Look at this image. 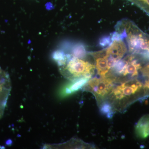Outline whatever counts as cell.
<instances>
[{
  "mask_svg": "<svg viewBox=\"0 0 149 149\" xmlns=\"http://www.w3.org/2000/svg\"><path fill=\"white\" fill-rule=\"evenodd\" d=\"M53 58L57 63L62 75L71 82L83 77H92L94 73L95 65L86 58L74 57L59 49L54 53Z\"/></svg>",
  "mask_w": 149,
  "mask_h": 149,
  "instance_id": "6da1fadb",
  "label": "cell"
},
{
  "mask_svg": "<svg viewBox=\"0 0 149 149\" xmlns=\"http://www.w3.org/2000/svg\"><path fill=\"white\" fill-rule=\"evenodd\" d=\"M143 85L136 79H129L118 82L107 98L115 111L123 112L137 100Z\"/></svg>",
  "mask_w": 149,
  "mask_h": 149,
  "instance_id": "7a4b0ae2",
  "label": "cell"
},
{
  "mask_svg": "<svg viewBox=\"0 0 149 149\" xmlns=\"http://www.w3.org/2000/svg\"><path fill=\"white\" fill-rule=\"evenodd\" d=\"M118 82L117 78L108 74L100 78H91L82 88L83 91L90 92L95 96L98 106L106 100L113 88Z\"/></svg>",
  "mask_w": 149,
  "mask_h": 149,
  "instance_id": "3957f363",
  "label": "cell"
},
{
  "mask_svg": "<svg viewBox=\"0 0 149 149\" xmlns=\"http://www.w3.org/2000/svg\"><path fill=\"white\" fill-rule=\"evenodd\" d=\"M126 50V46L122 40H113L109 47L106 49V56L110 70L116 62L122 58Z\"/></svg>",
  "mask_w": 149,
  "mask_h": 149,
  "instance_id": "277c9868",
  "label": "cell"
},
{
  "mask_svg": "<svg viewBox=\"0 0 149 149\" xmlns=\"http://www.w3.org/2000/svg\"><path fill=\"white\" fill-rule=\"evenodd\" d=\"M11 89L9 75L3 71L0 73V118L2 117Z\"/></svg>",
  "mask_w": 149,
  "mask_h": 149,
  "instance_id": "5b68a950",
  "label": "cell"
},
{
  "mask_svg": "<svg viewBox=\"0 0 149 149\" xmlns=\"http://www.w3.org/2000/svg\"><path fill=\"white\" fill-rule=\"evenodd\" d=\"M88 53L95 59L96 69L99 75L101 77H104L108 74L110 69L106 56V49Z\"/></svg>",
  "mask_w": 149,
  "mask_h": 149,
  "instance_id": "8992f818",
  "label": "cell"
},
{
  "mask_svg": "<svg viewBox=\"0 0 149 149\" xmlns=\"http://www.w3.org/2000/svg\"><path fill=\"white\" fill-rule=\"evenodd\" d=\"M134 58H135L133 56H128L125 58L126 63L120 77L123 78L125 76H129L133 77L138 75V71L141 67V64L138 63Z\"/></svg>",
  "mask_w": 149,
  "mask_h": 149,
  "instance_id": "52a82bcc",
  "label": "cell"
},
{
  "mask_svg": "<svg viewBox=\"0 0 149 149\" xmlns=\"http://www.w3.org/2000/svg\"><path fill=\"white\" fill-rule=\"evenodd\" d=\"M135 133L137 137L145 139L149 136V115L143 116L139 119L135 127Z\"/></svg>",
  "mask_w": 149,
  "mask_h": 149,
  "instance_id": "ba28073f",
  "label": "cell"
},
{
  "mask_svg": "<svg viewBox=\"0 0 149 149\" xmlns=\"http://www.w3.org/2000/svg\"><path fill=\"white\" fill-rule=\"evenodd\" d=\"M145 40L141 35H134L131 32L129 33L127 41L129 51L133 54H139L141 52V44Z\"/></svg>",
  "mask_w": 149,
  "mask_h": 149,
  "instance_id": "9c48e42d",
  "label": "cell"
},
{
  "mask_svg": "<svg viewBox=\"0 0 149 149\" xmlns=\"http://www.w3.org/2000/svg\"><path fill=\"white\" fill-rule=\"evenodd\" d=\"M72 145V148H76L77 147V148H93V146L92 145H90L89 144L86 143H84L83 141H80V140H77L75 139V140L72 139V141H70L69 142L63 143V144H60V145H57L56 146H50L47 147V148H67L69 146H71Z\"/></svg>",
  "mask_w": 149,
  "mask_h": 149,
  "instance_id": "30bf717a",
  "label": "cell"
},
{
  "mask_svg": "<svg viewBox=\"0 0 149 149\" xmlns=\"http://www.w3.org/2000/svg\"><path fill=\"white\" fill-rule=\"evenodd\" d=\"M99 107L101 113L108 118H112L116 112L111 104L107 100L103 102Z\"/></svg>",
  "mask_w": 149,
  "mask_h": 149,
  "instance_id": "8fae6325",
  "label": "cell"
},
{
  "mask_svg": "<svg viewBox=\"0 0 149 149\" xmlns=\"http://www.w3.org/2000/svg\"><path fill=\"white\" fill-rule=\"evenodd\" d=\"M112 42L111 37L109 36H104L102 37L99 41V45L102 47H106L109 46Z\"/></svg>",
  "mask_w": 149,
  "mask_h": 149,
  "instance_id": "7c38bea8",
  "label": "cell"
},
{
  "mask_svg": "<svg viewBox=\"0 0 149 149\" xmlns=\"http://www.w3.org/2000/svg\"><path fill=\"white\" fill-rule=\"evenodd\" d=\"M141 54L142 58L146 61H149V51H142L139 53Z\"/></svg>",
  "mask_w": 149,
  "mask_h": 149,
  "instance_id": "4fadbf2b",
  "label": "cell"
},
{
  "mask_svg": "<svg viewBox=\"0 0 149 149\" xmlns=\"http://www.w3.org/2000/svg\"><path fill=\"white\" fill-rule=\"evenodd\" d=\"M144 88L149 90V79L146 81L145 84H144Z\"/></svg>",
  "mask_w": 149,
  "mask_h": 149,
  "instance_id": "5bb4252c",
  "label": "cell"
},
{
  "mask_svg": "<svg viewBox=\"0 0 149 149\" xmlns=\"http://www.w3.org/2000/svg\"><path fill=\"white\" fill-rule=\"evenodd\" d=\"M2 70L1 69V68H0V73H1V72H2Z\"/></svg>",
  "mask_w": 149,
  "mask_h": 149,
  "instance_id": "9a60e30c",
  "label": "cell"
},
{
  "mask_svg": "<svg viewBox=\"0 0 149 149\" xmlns=\"http://www.w3.org/2000/svg\"><path fill=\"white\" fill-rule=\"evenodd\" d=\"M148 46H149V40L148 41Z\"/></svg>",
  "mask_w": 149,
  "mask_h": 149,
  "instance_id": "2e32d148",
  "label": "cell"
}]
</instances>
